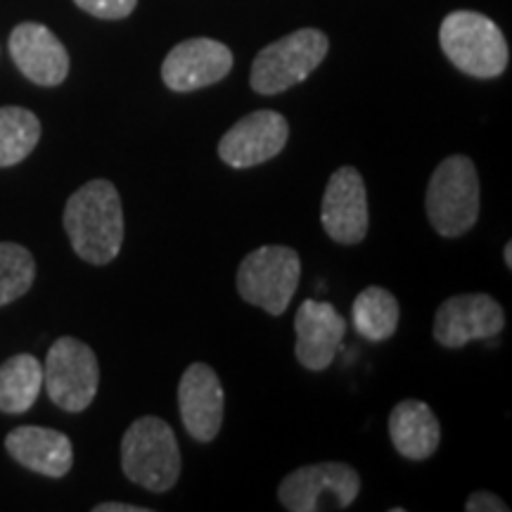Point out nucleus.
<instances>
[{"label": "nucleus", "mask_w": 512, "mask_h": 512, "mask_svg": "<svg viewBox=\"0 0 512 512\" xmlns=\"http://www.w3.org/2000/svg\"><path fill=\"white\" fill-rule=\"evenodd\" d=\"M62 223L79 259L107 266L119 256L126 226L119 190L112 181L95 178L81 185L67 200Z\"/></svg>", "instance_id": "nucleus-1"}, {"label": "nucleus", "mask_w": 512, "mask_h": 512, "mask_svg": "<svg viewBox=\"0 0 512 512\" xmlns=\"http://www.w3.org/2000/svg\"><path fill=\"white\" fill-rule=\"evenodd\" d=\"M121 470L133 484L166 494L181 477V446L169 422L143 415L121 439Z\"/></svg>", "instance_id": "nucleus-2"}, {"label": "nucleus", "mask_w": 512, "mask_h": 512, "mask_svg": "<svg viewBox=\"0 0 512 512\" xmlns=\"http://www.w3.org/2000/svg\"><path fill=\"white\" fill-rule=\"evenodd\" d=\"M482 209V185L470 157L453 155L439 162L425 192V211L441 238L470 233Z\"/></svg>", "instance_id": "nucleus-3"}, {"label": "nucleus", "mask_w": 512, "mask_h": 512, "mask_svg": "<svg viewBox=\"0 0 512 512\" xmlns=\"http://www.w3.org/2000/svg\"><path fill=\"white\" fill-rule=\"evenodd\" d=\"M441 50L453 67L475 79H496L508 69V41L494 19L472 10H456L439 29Z\"/></svg>", "instance_id": "nucleus-4"}, {"label": "nucleus", "mask_w": 512, "mask_h": 512, "mask_svg": "<svg viewBox=\"0 0 512 512\" xmlns=\"http://www.w3.org/2000/svg\"><path fill=\"white\" fill-rule=\"evenodd\" d=\"M302 261L292 247L264 245L249 252L235 275L242 302L283 316L299 287Z\"/></svg>", "instance_id": "nucleus-5"}, {"label": "nucleus", "mask_w": 512, "mask_h": 512, "mask_svg": "<svg viewBox=\"0 0 512 512\" xmlns=\"http://www.w3.org/2000/svg\"><path fill=\"white\" fill-rule=\"evenodd\" d=\"M330 50V38L318 29H299L256 55L249 83L259 95H278L316 72Z\"/></svg>", "instance_id": "nucleus-6"}, {"label": "nucleus", "mask_w": 512, "mask_h": 512, "mask_svg": "<svg viewBox=\"0 0 512 512\" xmlns=\"http://www.w3.org/2000/svg\"><path fill=\"white\" fill-rule=\"evenodd\" d=\"M43 387L50 401L62 411H86L100 387V366L95 351L81 339H57L43 366Z\"/></svg>", "instance_id": "nucleus-7"}, {"label": "nucleus", "mask_w": 512, "mask_h": 512, "mask_svg": "<svg viewBox=\"0 0 512 512\" xmlns=\"http://www.w3.org/2000/svg\"><path fill=\"white\" fill-rule=\"evenodd\" d=\"M330 496L332 510H344L361 494V477L347 463H316L290 472L280 482L278 498L290 512H318L323 496Z\"/></svg>", "instance_id": "nucleus-8"}, {"label": "nucleus", "mask_w": 512, "mask_h": 512, "mask_svg": "<svg viewBox=\"0 0 512 512\" xmlns=\"http://www.w3.org/2000/svg\"><path fill=\"white\" fill-rule=\"evenodd\" d=\"M505 328V311L491 294H453L434 316V339L444 349H463L475 339L498 337Z\"/></svg>", "instance_id": "nucleus-9"}, {"label": "nucleus", "mask_w": 512, "mask_h": 512, "mask_svg": "<svg viewBox=\"0 0 512 512\" xmlns=\"http://www.w3.org/2000/svg\"><path fill=\"white\" fill-rule=\"evenodd\" d=\"M320 223L339 245H358L368 235V190L356 166H339L330 176L320 204Z\"/></svg>", "instance_id": "nucleus-10"}, {"label": "nucleus", "mask_w": 512, "mask_h": 512, "mask_svg": "<svg viewBox=\"0 0 512 512\" xmlns=\"http://www.w3.org/2000/svg\"><path fill=\"white\" fill-rule=\"evenodd\" d=\"M290 124L280 112L259 110L242 117L219 140V157L233 169H252L285 150Z\"/></svg>", "instance_id": "nucleus-11"}, {"label": "nucleus", "mask_w": 512, "mask_h": 512, "mask_svg": "<svg viewBox=\"0 0 512 512\" xmlns=\"http://www.w3.org/2000/svg\"><path fill=\"white\" fill-rule=\"evenodd\" d=\"M233 69V53L214 38H188L171 48L162 62V81L176 93H192L226 79Z\"/></svg>", "instance_id": "nucleus-12"}, {"label": "nucleus", "mask_w": 512, "mask_h": 512, "mask_svg": "<svg viewBox=\"0 0 512 512\" xmlns=\"http://www.w3.org/2000/svg\"><path fill=\"white\" fill-rule=\"evenodd\" d=\"M223 387L216 370L207 363H192L178 382V413L185 432L197 444L219 437L223 425Z\"/></svg>", "instance_id": "nucleus-13"}, {"label": "nucleus", "mask_w": 512, "mask_h": 512, "mask_svg": "<svg viewBox=\"0 0 512 512\" xmlns=\"http://www.w3.org/2000/svg\"><path fill=\"white\" fill-rule=\"evenodd\" d=\"M294 332H297V344H294L297 361L306 370L323 373L332 366L339 344L347 335V318L330 302L304 299L294 316Z\"/></svg>", "instance_id": "nucleus-14"}, {"label": "nucleus", "mask_w": 512, "mask_h": 512, "mask_svg": "<svg viewBox=\"0 0 512 512\" xmlns=\"http://www.w3.org/2000/svg\"><path fill=\"white\" fill-rule=\"evenodd\" d=\"M10 55L17 69L38 86H60L69 74L67 48L43 24L24 22L10 34Z\"/></svg>", "instance_id": "nucleus-15"}, {"label": "nucleus", "mask_w": 512, "mask_h": 512, "mask_svg": "<svg viewBox=\"0 0 512 512\" xmlns=\"http://www.w3.org/2000/svg\"><path fill=\"white\" fill-rule=\"evenodd\" d=\"M5 451L31 472L62 479L74 465V448L67 434L50 427L22 425L5 437Z\"/></svg>", "instance_id": "nucleus-16"}, {"label": "nucleus", "mask_w": 512, "mask_h": 512, "mask_svg": "<svg viewBox=\"0 0 512 512\" xmlns=\"http://www.w3.org/2000/svg\"><path fill=\"white\" fill-rule=\"evenodd\" d=\"M389 439L401 458L422 463L432 458L441 444V425L425 401L403 399L389 413Z\"/></svg>", "instance_id": "nucleus-17"}, {"label": "nucleus", "mask_w": 512, "mask_h": 512, "mask_svg": "<svg viewBox=\"0 0 512 512\" xmlns=\"http://www.w3.org/2000/svg\"><path fill=\"white\" fill-rule=\"evenodd\" d=\"M41 389L43 366L36 356L17 354L8 358L0 366V413H27Z\"/></svg>", "instance_id": "nucleus-18"}, {"label": "nucleus", "mask_w": 512, "mask_h": 512, "mask_svg": "<svg viewBox=\"0 0 512 512\" xmlns=\"http://www.w3.org/2000/svg\"><path fill=\"white\" fill-rule=\"evenodd\" d=\"M401 309L396 297L384 287L370 285L354 299L351 306V323L361 337L370 342H384V339L394 337L399 328Z\"/></svg>", "instance_id": "nucleus-19"}, {"label": "nucleus", "mask_w": 512, "mask_h": 512, "mask_svg": "<svg viewBox=\"0 0 512 512\" xmlns=\"http://www.w3.org/2000/svg\"><path fill=\"white\" fill-rule=\"evenodd\" d=\"M41 140V121L24 107H0V166L24 162Z\"/></svg>", "instance_id": "nucleus-20"}, {"label": "nucleus", "mask_w": 512, "mask_h": 512, "mask_svg": "<svg viewBox=\"0 0 512 512\" xmlns=\"http://www.w3.org/2000/svg\"><path fill=\"white\" fill-rule=\"evenodd\" d=\"M36 278V261L27 247L17 242H0V306L17 302L31 290Z\"/></svg>", "instance_id": "nucleus-21"}, {"label": "nucleus", "mask_w": 512, "mask_h": 512, "mask_svg": "<svg viewBox=\"0 0 512 512\" xmlns=\"http://www.w3.org/2000/svg\"><path fill=\"white\" fill-rule=\"evenodd\" d=\"M74 3L98 19H124L136 10L138 0H74Z\"/></svg>", "instance_id": "nucleus-22"}, {"label": "nucleus", "mask_w": 512, "mask_h": 512, "mask_svg": "<svg viewBox=\"0 0 512 512\" xmlns=\"http://www.w3.org/2000/svg\"><path fill=\"white\" fill-rule=\"evenodd\" d=\"M467 512H508L510 505L503 503V498H498L491 491H475L465 501Z\"/></svg>", "instance_id": "nucleus-23"}, {"label": "nucleus", "mask_w": 512, "mask_h": 512, "mask_svg": "<svg viewBox=\"0 0 512 512\" xmlns=\"http://www.w3.org/2000/svg\"><path fill=\"white\" fill-rule=\"evenodd\" d=\"M93 512H150V508H140V505L128 503H98Z\"/></svg>", "instance_id": "nucleus-24"}, {"label": "nucleus", "mask_w": 512, "mask_h": 512, "mask_svg": "<svg viewBox=\"0 0 512 512\" xmlns=\"http://www.w3.org/2000/svg\"><path fill=\"white\" fill-rule=\"evenodd\" d=\"M503 256H505V266H508V268H512V242H505Z\"/></svg>", "instance_id": "nucleus-25"}]
</instances>
